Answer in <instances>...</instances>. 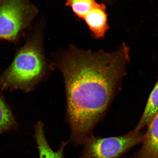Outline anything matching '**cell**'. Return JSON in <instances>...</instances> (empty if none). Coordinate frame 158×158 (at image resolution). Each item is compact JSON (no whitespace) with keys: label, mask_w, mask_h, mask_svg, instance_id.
Segmentation results:
<instances>
[{"label":"cell","mask_w":158,"mask_h":158,"mask_svg":"<svg viewBox=\"0 0 158 158\" xmlns=\"http://www.w3.org/2000/svg\"><path fill=\"white\" fill-rule=\"evenodd\" d=\"M130 61V49L124 43L110 52L71 46L53 57L54 69L60 71L64 79L69 141L75 146L82 145L93 135L104 118Z\"/></svg>","instance_id":"1"},{"label":"cell","mask_w":158,"mask_h":158,"mask_svg":"<svg viewBox=\"0 0 158 158\" xmlns=\"http://www.w3.org/2000/svg\"><path fill=\"white\" fill-rule=\"evenodd\" d=\"M23 37V44L18 49L13 61L0 75V88L3 91H34L54 70L44 52L42 28H34Z\"/></svg>","instance_id":"2"},{"label":"cell","mask_w":158,"mask_h":158,"mask_svg":"<svg viewBox=\"0 0 158 158\" xmlns=\"http://www.w3.org/2000/svg\"><path fill=\"white\" fill-rule=\"evenodd\" d=\"M35 15V11L25 0L0 1V41L18 42Z\"/></svg>","instance_id":"3"},{"label":"cell","mask_w":158,"mask_h":158,"mask_svg":"<svg viewBox=\"0 0 158 158\" xmlns=\"http://www.w3.org/2000/svg\"><path fill=\"white\" fill-rule=\"evenodd\" d=\"M144 134L135 130L117 137L102 138L94 135L82 144L79 158H122L142 142Z\"/></svg>","instance_id":"4"},{"label":"cell","mask_w":158,"mask_h":158,"mask_svg":"<svg viewBox=\"0 0 158 158\" xmlns=\"http://www.w3.org/2000/svg\"><path fill=\"white\" fill-rule=\"evenodd\" d=\"M147 127L141 149L130 158H158V111Z\"/></svg>","instance_id":"5"},{"label":"cell","mask_w":158,"mask_h":158,"mask_svg":"<svg viewBox=\"0 0 158 158\" xmlns=\"http://www.w3.org/2000/svg\"><path fill=\"white\" fill-rule=\"evenodd\" d=\"M83 19L87 24L91 35L95 39L104 38L110 28L106 7L103 4L97 3Z\"/></svg>","instance_id":"6"},{"label":"cell","mask_w":158,"mask_h":158,"mask_svg":"<svg viewBox=\"0 0 158 158\" xmlns=\"http://www.w3.org/2000/svg\"><path fill=\"white\" fill-rule=\"evenodd\" d=\"M34 137L39 152L40 158H65L64 150L69 141H62L59 149L55 151L52 149L46 138L44 124L43 122H37L34 125Z\"/></svg>","instance_id":"7"},{"label":"cell","mask_w":158,"mask_h":158,"mask_svg":"<svg viewBox=\"0 0 158 158\" xmlns=\"http://www.w3.org/2000/svg\"><path fill=\"white\" fill-rule=\"evenodd\" d=\"M17 122L0 88V135L16 129Z\"/></svg>","instance_id":"8"},{"label":"cell","mask_w":158,"mask_h":158,"mask_svg":"<svg viewBox=\"0 0 158 158\" xmlns=\"http://www.w3.org/2000/svg\"><path fill=\"white\" fill-rule=\"evenodd\" d=\"M158 111V80L150 94L141 119L134 130L137 131H141L142 129L148 125Z\"/></svg>","instance_id":"9"},{"label":"cell","mask_w":158,"mask_h":158,"mask_svg":"<svg viewBox=\"0 0 158 158\" xmlns=\"http://www.w3.org/2000/svg\"><path fill=\"white\" fill-rule=\"evenodd\" d=\"M97 3L94 0H66V5L70 7L74 13L82 19Z\"/></svg>","instance_id":"10"}]
</instances>
